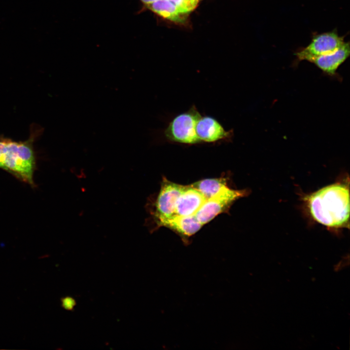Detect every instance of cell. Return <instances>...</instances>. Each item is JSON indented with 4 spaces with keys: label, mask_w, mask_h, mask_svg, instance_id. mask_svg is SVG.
<instances>
[{
    "label": "cell",
    "mask_w": 350,
    "mask_h": 350,
    "mask_svg": "<svg viewBox=\"0 0 350 350\" xmlns=\"http://www.w3.org/2000/svg\"><path fill=\"white\" fill-rule=\"evenodd\" d=\"M309 208L317 222L331 228L346 227L350 214L349 190L345 184L325 187L311 195Z\"/></svg>",
    "instance_id": "1"
},
{
    "label": "cell",
    "mask_w": 350,
    "mask_h": 350,
    "mask_svg": "<svg viewBox=\"0 0 350 350\" xmlns=\"http://www.w3.org/2000/svg\"><path fill=\"white\" fill-rule=\"evenodd\" d=\"M32 141L0 140V168L31 184L35 166Z\"/></svg>",
    "instance_id": "2"
},
{
    "label": "cell",
    "mask_w": 350,
    "mask_h": 350,
    "mask_svg": "<svg viewBox=\"0 0 350 350\" xmlns=\"http://www.w3.org/2000/svg\"><path fill=\"white\" fill-rule=\"evenodd\" d=\"M201 116L195 106L192 105L189 110L172 119L164 130L165 137L171 141L180 143H201L195 130L197 122Z\"/></svg>",
    "instance_id": "3"
},
{
    "label": "cell",
    "mask_w": 350,
    "mask_h": 350,
    "mask_svg": "<svg viewBox=\"0 0 350 350\" xmlns=\"http://www.w3.org/2000/svg\"><path fill=\"white\" fill-rule=\"evenodd\" d=\"M344 36L339 35L337 31H332L313 35L311 42L295 53L297 61H310L317 56L334 52L345 42Z\"/></svg>",
    "instance_id": "4"
},
{
    "label": "cell",
    "mask_w": 350,
    "mask_h": 350,
    "mask_svg": "<svg viewBox=\"0 0 350 350\" xmlns=\"http://www.w3.org/2000/svg\"><path fill=\"white\" fill-rule=\"evenodd\" d=\"M245 194L244 191L232 190L227 186L212 197L206 199L195 215L204 225L226 210L234 201Z\"/></svg>",
    "instance_id": "5"
},
{
    "label": "cell",
    "mask_w": 350,
    "mask_h": 350,
    "mask_svg": "<svg viewBox=\"0 0 350 350\" xmlns=\"http://www.w3.org/2000/svg\"><path fill=\"white\" fill-rule=\"evenodd\" d=\"M184 188L185 186L172 182L166 178L163 179L151 213L155 223L175 215L177 201Z\"/></svg>",
    "instance_id": "6"
},
{
    "label": "cell",
    "mask_w": 350,
    "mask_h": 350,
    "mask_svg": "<svg viewBox=\"0 0 350 350\" xmlns=\"http://www.w3.org/2000/svg\"><path fill=\"white\" fill-rule=\"evenodd\" d=\"M195 130L201 142L229 140L233 136L232 130L226 131L217 120L210 116H201L197 122Z\"/></svg>",
    "instance_id": "7"
},
{
    "label": "cell",
    "mask_w": 350,
    "mask_h": 350,
    "mask_svg": "<svg viewBox=\"0 0 350 350\" xmlns=\"http://www.w3.org/2000/svg\"><path fill=\"white\" fill-rule=\"evenodd\" d=\"M156 226H163L174 230L184 238H188L196 233L203 226L195 215L174 216L157 221Z\"/></svg>",
    "instance_id": "8"
},
{
    "label": "cell",
    "mask_w": 350,
    "mask_h": 350,
    "mask_svg": "<svg viewBox=\"0 0 350 350\" xmlns=\"http://www.w3.org/2000/svg\"><path fill=\"white\" fill-rule=\"evenodd\" d=\"M350 54L349 42L344 44L334 52L315 57L309 62L327 74L333 76L338 67L349 57Z\"/></svg>",
    "instance_id": "9"
},
{
    "label": "cell",
    "mask_w": 350,
    "mask_h": 350,
    "mask_svg": "<svg viewBox=\"0 0 350 350\" xmlns=\"http://www.w3.org/2000/svg\"><path fill=\"white\" fill-rule=\"evenodd\" d=\"M205 200L201 193L191 185L185 186L177 201L175 215H195Z\"/></svg>",
    "instance_id": "10"
},
{
    "label": "cell",
    "mask_w": 350,
    "mask_h": 350,
    "mask_svg": "<svg viewBox=\"0 0 350 350\" xmlns=\"http://www.w3.org/2000/svg\"><path fill=\"white\" fill-rule=\"evenodd\" d=\"M147 8L164 18L175 23H183L186 14L182 13L169 0H158L146 4Z\"/></svg>",
    "instance_id": "11"
},
{
    "label": "cell",
    "mask_w": 350,
    "mask_h": 350,
    "mask_svg": "<svg viewBox=\"0 0 350 350\" xmlns=\"http://www.w3.org/2000/svg\"><path fill=\"white\" fill-rule=\"evenodd\" d=\"M191 185L198 190L207 199L227 186V183L224 178H211L202 180Z\"/></svg>",
    "instance_id": "12"
},
{
    "label": "cell",
    "mask_w": 350,
    "mask_h": 350,
    "mask_svg": "<svg viewBox=\"0 0 350 350\" xmlns=\"http://www.w3.org/2000/svg\"><path fill=\"white\" fill-rule=\"evenodd\" d=\"M184 14L193 11L197 6L199 0H169Z\"/></svg>",
    "instance_id": "13"
},
{
    "label": "cell",
    "mask_w": 350,
    "mask_h": 350,
    "mask_svg": "<svg viewBox=\"0 0 350 350\" xmlns=\"http://www.w3.org/2000/svg\"><path fill=\"white\" fill-rule=\"evenodd\" d=\"M62 306L66 309L70 310L74 305L73 300L70 298H65L61 299Z\"/></svg>",
    "instance_id": "14"
},
{
    "label": "cell",
    "mask_w": 350,
    "mask_h": 350,
    "mask_svg": "<svg viewBox=\"0 0 350 350\" xmlns=\"http://www.w3.org/2000/svg\"><path fill=\"white\" fill-rule=\"evenodd\" d=\"M143 3H145L146 5L150 4L151 3H152L155 1H157L158 0H140Z\"/></svg>",
    "instance_id": "15"
}]
</instances>
